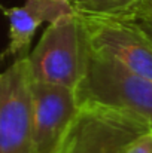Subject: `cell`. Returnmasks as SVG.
I'll return each instance as SVG.
<instances>
[{"label":"cell","instance_id":"10","mask_svg":"<svg viewBox=\"0 0 152 153\" xmlns=\"http://www.w3.org/2000/svg\"><path fill=\"white\" fill-rule=\"evenodd\" d=\"M136 21H139L143 27H145V30L152 34V12H145L142 16H139Z\"/></svg>","mask_w":152,"mask_h":153},{"label":"cell","instance_id":"6","mask_svg":"<svg viewBox=\"0 0 152 153\" xmlns=\"http://www.w3.org/2000/svg\"><path fill=\"white\" fill-rule=\"evenodd\" d=\"M31 153H58L79 111L76 91L67 86L31 80Z\"/></svg>","mask_w":152,"mask_h":153},{"label":"cell","instance_id":"9","mask_svg":"<svg viewBox=\"0 0 152 153\" xmlns=\"http://www.w3.org/2000/svg\"><path fill=\"white\" fill-rule=\"evenodd\" d=\"M125 153H152V132L142 134L137 140H134Z\"/></svg>","mask_w":152,"mask_h":153},{"label":"cell","instance_id":"1","mask_svg":"<svg viewBox=\"0 0 152 153\" xmlns=\"http://www.w3.org/2000/svg\"><path fill=\"white\" fill-rule=\"evenodd\" d=\"M75 91L79 105H99L122 113L152 132L151 79L88 49L85 71Z\"/></svg>","mask_w":152,"mask_h":153},{"label":"cell","instance_id":"5","mask_svg":"<svg viewBox=\"0 0 152 153\" xmlns=\"http://www.w3.org/2000/svg\"><path fill=\"white\" fill-rule=\"evenodd\" d=\"M31 76L25 56L0 73V153H31Z\"/></svg>","mask_w":152,"mask_h":153},{"label":"cell","instance_id":"12","mask_svg":"<svg viewBox=\"0 0 152 153\" xmlns=\"http://www.w3.org/2000/svg\"><path fill=\"white\" fill-rule=\"evenodd\" d=\"M1 58H3V55H1V53H0V61H1Z\"/></svg>","mask_w":152,"mask_h":153},{"label":"cell","instance_id":"11","mask_svg":"<svg viewBox=\"0 0 152 153\" xmlns=\"http://www.w3.org/2000/svg\"><path fill=\"white\" fill-rule=\"evenodd\" d=\"M148 12H152V0L149 1V10H148Z\"/></svg>","mask_w":152,"mask_h":153},{"label":"cell","instance_id":"7","mask_svg":"<svg viewBox=\"0 0 152 153\" xmlns=\"http://www.w3.org/2000/svg\"><path fill=\"white\" fill-rule=\"evenodd\" d=\"M9 22V43L6 55L25 58L30 53L31 40L42 22H54L58 18L72 13L69 0H27L24 6L1 7Z\"/></svg>","mask_w":152,"mask_h":153},{"label":"cell","instance_id":"3","mask_svg":"<svg viewBox=\"0 0 152 153\" xmlns=\"http://www.w3.org/2000/svg\"><path fill=\"white\" fill-rule=\"evenodd\" d=\"M149 129L122 113L79 105L58 153H125L130 144Z\"/></svg>","mask_w":152,"mask_h":153},{"label":"cell","instance_id":"8","mask_svg":"<svg viewBox=\"0 0 152 153\" xmlns=\"http://www.w3.org/2000/svg\"><path fill=\"white\" fill-rule=\"evenodd\" d=\"M151 0H69L73 12L81 16L137 19L149 10Z\"/></svg>","mask_w":152,"mask_h":153},{"label":"cell","instance_id":"2","mask_svg":"<svg viewBox=\"0 0 152 153\" xmlns=\"http://www.w3.org/2000/svg\"><path fill=\"white\" fill-rule=\"evenodd\" d=\"M87 51L81 18L75 12L58 18L27 56L31 80L76 89L85 71Z\"/></svg>","mask_w":152,"mask_h":153},{"label":"cell","instance_id":"4","mask_svg":"<svg viewBox=\"0 0 152 153\" xmlns=\"http://www.w3.org/2000/svg\"><path fill=\"white\" fill-rule=\"evenodd\" d=\"M88 49L152 80V34L136 19L81 16Z\"/></svg>","mask_w":152,"mask_h":153}]
</instances>
